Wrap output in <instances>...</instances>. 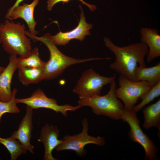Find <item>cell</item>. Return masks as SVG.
Segmentation results:
<instances>
[{"label": "cell", "mask_w": 160, "mask_h": 160, "mask_svg": "<svg viewBox=\"0 0 160 160\" xmlns=\"http://www.w3.org/2000/svg\"><path fill=\"white\" fill-rule=\"evenodd\" d=\"M105 46L115 56V61L110 68L129 79L135 81L134 73L137 66L146 67L144 60L148 52L147 44L143 42L135 43L126 46L119 47L108 38L104 39Z\"/></svg>", "instance_id": "6da1fadb"}, {"label": "cell", "mask_w": 160, "mask_h": 160, "mask_svg": "<svg viewBox=\"0 0 160 160\" xmlns=\"http://www.w3.org/2000/svg\"><path fill=\"white\" fill-rule=\"evenodd\" d=\"M25 34L34 42L39 41L42 42L48 48L50 54V58L46 62L44 67L43 80H50L54 79L62 74L70 66L87 61L102 59L106 58H91L79 59L66 56L58 49L56 45L50 38V34L47 33L41 37H37L25 30Z\"/></svg>", "instance_id": "7a4b0ae2"}, {"label": "cell", "mask_w": 160, "mask_h": 160, "mask_svg": "<svg viewBox=\"0 0 160 160\" xmlns=\"http://www.w3.org/2000/svg\"><path fill=\"white\" fill-rule=\"evenodd\" d=\"M24 24L7 19L0 24V39L4 50L10 55L25 58L32 50L31 39L25 34Z\"/></svg>", "instance_id": "3957f363"}, {"label": "cell", "mask_w": 160, "mask_h": 160, "mask_svg": "<svg viewBox=\"0 0 160 160\" xmlns=\"http://www.w3.org/2000/svg\"><path fill=\"white\" fill-rule=\"evenodd\" d=\"M110 84L109 90L105 95L79 98L78 101L79 105L82 107H90L93 112L97 115H104L114 120L122 119L126 109L116 95L115 80Z\"/></svg>", "instance_id": "277c9868"}, {"label": "cell", "mask_w": 160, "mask_h": 160, "mask_svg": "<svg viewBox=\"0 0 160 160\" xmlns=\"http://www.w3.org/2000/svg\"><path fill=\"white\" fill-rule=\"evenodd\" d=\"M119 87L116 89V97L123 102L127 111H132L140 98L151 87L146 81H134L120 75L118 79Z\"/></svg>", "instance_id": "5b68a950"}, {"label": "cell", "mask_w": 160, "mask_h": 160, "mask_svg": "<svg viewBox=\"0 0 160 160\" xmlns=\"http://www.w3.org/2000/svg\"><path fill=\"white\" fill-rule=\"evenodd\" d=\"M115 75L107 77L96 73L92 69L84 71L73 90L79 98L100 95L103 87L115 79Z\"/></svg>", "instance_id": "8992f818"}, {"label": "cell", "mask_w": 160, "mask_h": 160, "mask_svg": "<svg viewBox=\"0 0 160 160\" xmlns=\"http://www.w3.org/2000/svg\"><path fill=\"white\" fill-rule=\"evenodd\" d=\"M82 124V132L77 135L64 136L63 142L56 148V151H60L65 150H72L81 156L86 152L84 147L88 144H94L99 146L105 144V141L103 137H94L88 134L89 125L87 119H83Z\"/></svg>", "instance_id": "52a82bcc"}, {"label": "cell", "mask_w": 160, "mask_h": 160, "mask_svg": "<svg viewBox=\"0 0 160 160\" xmlns=\"http://www.w3.org/2000/svg\"><path fill=\"white\" fill-rule=\"evenodd\" d=\"M136 113L132 111L125 110L122 119L129 124L130 130L128 134L130 140L140 144L145 151V159L152 160L156 158L158 150L153 143L142 130L139 124L140 121Z\"/></svg>", "instance_id": "ba28073f"}, {"label": "cell", "mask_w": 160, "mask_h": 160, "mask_svg": "<svg viewBox=\"0 0 160 160\" xmlns=\"http://www.w3.org/2000/svg\"><path fill=\"white\" fill-rule=\"evenodd\" d=\"M15 100L17 104H24L33 109L43 108L52 110L56 113H61L65 116H67L68 111H75L82 107L79 105L75 106L68 104L59 105L55 99L48 97L39 88L36 90L30 97L16 98Z\"/></svg>", "instance_id": "9c48e42d"}, {"label": "cell", "mask_w": 160, "mask_h": 160, "mask_svg": "<svg viewBox=\"0 0 160 160\" xmlns=\"http://www.w3.org/2000/svg\"><path fill=\"white\" fill-rule=\"evenodd\" d=\"M81 10L80 19L77 26L69 31L63 32L60 31L54 36L50 35V38L56 45H65L71 40L76 39L81 41L86 36L90 35L89 30L92 25L86 22L84 12L81 5H79Z\"/></svg>", "instance_id": "30bf717a"}, {"label": "cell", "mask_w": 160, "mask_h": 160, "mask_svg": "<svg viewBox=\"0 0 160 160\" xmlns=\"http://www.w3.org/2000/svg\"><path fill=\"white\" fill-rule=\"evenodd\" d=\"M33 110L26 105L25 115L22 119L18 129L14 131L11 136L17 140L26 151L34 154V147L30 143L33 129Z\"/></svg>", "instance_id": "8fae6325"}, {"label": "cell", "mask_w": 160, "mask_h": 160, "mask_svg": "<svg viewBox=\"0 0 160 160\" xmlns=\"http://www.w3.org/2000/svg\"><path fill=\"white\" fill-rule=\"evenodd\" d=\"M39 1L34 0L31 4L24 3L21 6L19 5L9 12L7 13L5 19L10 21L19 18L23 19L28 26L29 32L36 36L38 34L39 31L35 29L37 22L34 19V12L35 8Z\"/></svg>", "instance_id": "7c38bea8"}, {"label": "cell", "mask_w": 160, "mask_h": 160, "mask_svg": "<svg viewBox=\"0 0 160 160\" xmlns=\"http://www.w3.org/2000/svg\"><path fill=\"white\" fill-rule=\"evenodd\" d=\"M59 131L56 126H50L47 123L41 128L38 141L43 143L44 147V160H57L53 157L52 152L63 142V140L59 139Z\"/></svg>", "instance_id": "4fadbf2b"}, {"label": "cell", "mask_w": 160, "mask_h": 160, "mask_svg": "<svg viewBox=\"0 0 160 160\" xmlns=\"http://www.w3.org/2000/svg\"><path fill=\"white\" fill-rule=\"evenodd\" d=\"M17 57L15 55H10L7 66L0 74V100L7 102L12 97L11 83L14 74L18 68Z\"/></svg>", "instance_id": "5bb4252c"}, {"label": "cell", "mask_w": 160, "mask_h": 160, "mask_svg": "<svg viewBox=\"0 0 160 160\" xmlns=\"http://www.w3.org/2000/svg\"><path fill=\"white\" fill-rule=\"evenodd\" d=\"M141 42L149 47L147 61L150 62L160 56V35L156 29L143 27L140 31Z\"/></svg>", "instance_id": "9a60e30c"}, {"label": "cell", "mask_w": 160, "mask_h": 160, "mask_svg": "<svg viewBox=\"0 0 160 160\" xmlns=\"http://www.w3.org/2000/svg\"><path fill=\"white\" fill-rule=\"evenodd\" d=\"M134 75L135 81H146L152 87L160 81V63L149 68L137 66Z\"/></svg>", "instance_id": "2e32d148"}, {"label": "cell", "mask_w": 160, "mask_h": 160, "mask_svg": "<svg viewBox=\"0 0 160 160\" xmlns=\"http://www.w3.org/2000/svg\"><path fill=\"white\" fill-rule=\"evenodd\" d=\"M17 69L18 79L23 85L36 84L43 80L44 67H19Z\"/></svg>", "instance_id": "e0dca14e"}, {"label": "cell", "mask_w": 160, "mask_h": 160, "mask_svg": "<svg viewBox=\"0 0 160 160\" xmlns=\"http://www.w3.org/2000/svg\"><path fill=\"white\" fill-rule=\"evenodd\" d=\"M144 121L143 126L146 129L155 127L160 130V100L145 107L143 110Z\"/></svg>", "instance_id": "ac0fdd59"}, {"label": "cell", "mask_w": 160, "mask_h": 160, "mask_svg": "<svg viewBox=\"0 0 160 160\" xmlns=\"http://www.w3.org/2000/svg\"><path fill=\"white\" fill-rule=\"evenodd\" d=\"M0 143L9 152L11 160H16L19 156L25 154L27 151L17 140L11 136L7 138L0 137Z\"/></svg>", "instance_id": "d6986e66"}, {"label": "cell", "mask_w": 160, "mask_h": 160, "mask_svg": "<svg viewBox=\"0 0 160 160\" xmlns=\"http://www.w3.org/2000/svg\"><path fill=\"white\" fill-rule=\"evenodd\" d=\"M17 63L18 68L19 67H44L46 63V62L42 61L40 58L37 47L32 49L27 57L25 58L17 57Z\"/></svg>", "instance_id": "ffe728a7"}, {"label": "cell", "mask_w": 160, "mask_h": 160, "mask_svg": "<svg viewBox=\"0 0 160 160\" xmlns=\"http://www.w3.org/2000/svg\"><path fill=\"white\" fill-rule=\"evenodd\" d=\"M160 95V81L140 98L139 100L142 99L141 101L138 104L134 106L132 111L137 113Z\"/></svg>", "instance_id": "44dd1931"}, {"label": "cell", "mask_w": 160, "mask_h": 160, "mask_svg": "<svg viewBox=\"0 0 160 160\" xmlns=\"http://www.w3.org/2000/svg\"><path fill=\"white\" fill-rule=\"evenodd\" d=\"M17 89L14 88L12 91V97L9 101H2L0 100V123L3 114L6 113H17L20 110L17 105L15 101Z\"/></svg>", "instance_id": "7402d4cb"}, {"label": "cell", "mask_w": 160, "mask_h": 160, "mask_svg": "<svg viewBox=\"0 0 160 160\" xmlns=\"http://www.w3.org/2000/svg\"><path fill=\"white\" fill-rule=\"evenodd\" d=\"M71 0H48L47 1V9L49 11H51L53 6L57 3L62 2L63 4L65 3H67ZM81 2L83 4L85 5L91 11H93L97 9V7L94 5H92L87 3L83 0H78Z\"/></svg>", "instance_id": "603a6c76"}, {"label": "cell", "mask_w": 160, "mask_h": 160, "mask_svg": "<svg viewBox=\"0 0 160 160\" xmlns=\"http://www.w3.org/2000/svg\"><path fill=\"white\" fill-rule=\"evenodd\" d=\"M24 0H16L14 4L8 10L7 13L10 12L15 7L19 5V4L22 2Z\"/></svg>", "instance_id": "cb8c5ba5"}, {"label": "cell", "mask_w": 160, "mask_h": 160, "mask_svg": "<svg viewBox=\"0 0 160 160\" xmlns=\"http://www.w3.org/2000/svg\"><path fill=\"white\" fill-rule=\"evenodd\" d=\"M5 68L0 66V74L3 71Z\"/></svg>", "instance_id": "d4e9b609"}, {"label": "cell", "mask_w": 160, "mask_h": 160, "mask_svg": "<svg viewBox=\"0 0 160 160\" xmlns=\"http://www.w3.org/2000/svg\"><path fill=\"white\" fill-rule=\"evenodd\" d=\"M1 44V41L0 39V46Z\"/></svg>", "instance_id": "484cf974"}]
</instances>
